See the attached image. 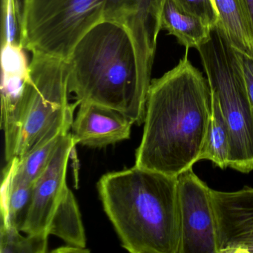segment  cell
Wrapping results in <instances>:
<instances>
[{
  "mask_svg": "<svg viewBox=\"0 0 253 253\" xmlns=\"http://www.w3.org/2000/svg\"><path fill=\"white\" fill-rule=\"evenodd\" d=\"M211 108L207 78L192 64L187 49L175 67L151 83L135 166L172 177L193 168L200 161Z\"/></svg>",
  "mask_w": 253,
  "mask_h": 253,
  "instance_id": "cell-1",
  "label": "cell"
},
{
  "mask_svg": "<svg viewBox=\"0 0 253 253\" xmlns=\"http://www.w3.org/2000/svg\"><path fill=\"white\" fill-rule=\"evenodd\" d=\"M97 190L127 251L179 253L177 177L134 165L102 176Z\"/></svg>",
  "mask_w": 253,
  "mask_h": 253,
  "instance_id": "cell-2",
  "label": "cell"
},
{
  "mask_svg": "<svg viewBox=\"0 0 253 253\" xmlns=\"http://www.w3.org/2000/svg\"><path fill=\"white\" fill-rule=\"evenodd\" d=\"M66 62L69 93L77 101L112 108L137 125L144 123L148 94L140 84L134 42L122 26L102 20L78 41Z\"/></svg>",
  "mask_w": 253,
  "mask_h": 253,
  "instance_id": "cell-3",
  "label": "cell"
},
{
  "mask_svg": "<svg viewBox=\"0 0 253 253\" xmlns=\"http://www.w3.org/2000/svg\"><path fill=\"white\" fill-rule=\"evenodd\" d=\"M66 60L32 54L21 97L8 121L5 135L7 163L29 154L56 125L75 112L69 103Z\"/></svg>",
  "mask_w": 253,
  "mask_h": 253,
  "instance_id": "cell-4",
  "label": "cell"
},
{
  "mask_svg": "<svg viewBox=\"0 0 253 253\" xmlns=\"http://www.w3.org/2000/svg\"><path fill=\"white\" fill-rule=\"evenodd\" d=\"M210 90L215 95L230 137L229 168L253 171V106L236 50L219 25L198 48Z\"/></svg>",
  "mask_w": 253,
  "mask_h": 253,
  "instance_id": "cell-5",
  "label": "cell"
},
{
  "mask_svg": "<svg viewBox=\"0 0 253 253\" xmlns=\"http://www.w3.org/2000/svg\"><path fill=\"white\" fill-rule=\"evenodd\" d=\"M106 0H27L24 49L67 60L78 41L104 20Z\"/></svg>",
  "mask_w": 253,
  "mask_h": 253,
  "instance_id": "cell-6",
  "label": "cell"
},
{
  "mask_svg": "<svg viewBox=\"0 0 253 253\" xmlns=\"http://www.w3.org/2000/svg\"><path fill=\"white\" fill-rule=\"evenodd\" d=\"M179 253H218L217 223L211 189L191 168L177 177Z\"/></svg>",
  "mask_w": 253,
  "mask_h": 253,
  "instance_id": "cell-7",
  "label": "cell"
},
{
  "mask_svg": "<svg viewBox=\"0 0 253 253\" xmlns=\"http://www.w3.org/2000/svg\"><path fill=\"white\" fill-rule=\"evenodd\" d=\"M166 0H106L104 20L128 32L134 42L140 84L149 92L161 16Z\"/></svg>",
  "mask_w": 253,
  "mask_h": 253,
  "instance_id": "cell-8",
  "label": "cell"
},
{
  "mask_svg": "<svg viewBox=\"0 0 253 253\" xmlns=\"http://www.w3.org/2000/svg\"><path fill=\"white\" fill-rule=\"evenodd\" d=\"M75 146L72 133L62 138L48 167L34 184L30 208L20 232L48 234L54 211L68 188V163Z\"/></svg>",
  "mask_w": 253,
  "mask_h": 253,
  "instance_id": "cell-9",
  "label": "cell"
},
{
  "mask_svg": "<svg viewBox=\"0 0 253 253\" xmlns=\"http://www.w3.org/2000/svg\"><path fill=\"white\" fill-rule=\"evenodd\" d=\"M132 121L107 106L83 102L72 124L75 144L88 147H106L129 138Z\"/></svg>",
  "mask_w": 253,
  "mask_h": 253,
  "instance_id": "cell-10",
  "label": "cell"
},
{
  "mask_svg": "<svg viewBox=\"0 0 253 253\" xmlns=\"http://www.w3.org/2000/svg\"><path fill=\"white\" fill-rule=\"evenodd\" d=\"M74 115L56 125L29 154L17 160L12 180L35 184L52 159L62 138L69 132Z\"/></svg>",
  "mask_w": 253,
  "mask_h": 253,
  "instance_id": "cell-11",
  "label": "cell"
},
{
  "mask_svg": "<svg viewBox=\"0 0 253 253\" xmlns=\"http://www.w3.org/2000/svg\"><path fill=\"white\" fill-rule=\"evenodd\" d=\"M161 29L175 37L186 49H198L208 41L211 28L199 17L180 8L174 0H166L161 16Z\"/></svg>",
  "mask_w": 253,
  "mask_h": 253,
  "instance_id": "cell-12",
  "label": "cell"
},
{
  "mask_svg": "<svg viewBox=\"0 0 253 253\" xmlns=\"http://www.w3.org/2000/svg\"><path fill=\"white\" fill-rule=\"evenodd\" d=\"M18 158L9 161L3 171L1 188L2 225L20 231L32 203L34 184L12 180Z\"/></svg>",
  "mask_w": 253,
  "mask_h": 253,
  "instance_id": "cell-13",
  "label": "cell"
},
{
  "mask_svg": "<svg viewBox=\"0 0 253 253\" xmlns=\"http://www.w3.org/2000/svg\"><path fill=\"white\" fill-rule=\"evenodd\" d=\"M68 245L86 248L85 229L76 198L69 187L54 211L48 230Z\"/></svg>",
  "mask_w": 253,
  "mask_h": 253,
  "instance_id": "cell-14",
  "label": "cell"
},
{
  "mask_svg": "<svg viewBox=\"0 0 253 253\" xmlns=\"http://www.w3.org/2000/svg\"><path fill=\"white\" fill-rule=\"evenodd\" d=\"M218 25L235 49L253 54V38L243 0H215Z\"/></svg>",
  "mask_w": 253,
  "mask_h": 253,
  "instance_id": "cell-15",
  "label": "cell"
},
{
  "mask_svg": "<svg viewBox=\"0 0 253 253\" xmlns=\"http://www.w3.org/2000/svg\"><path fill=\"white\" fill-rule=\"evenodd\" d=\"M211 115L200 161H211L221 169L228 168L230 155L229 129L215 95L211 91Z\"/></svg>",
  "mask_w": 253,
  "mask_h": 253,
  "instance_id": "cell-16",
  "label": "cell"
},
{
  "mask_svg": "<svg viewBox=\"0 0 253 253\" xmlns=\"http://www.w3.org/2000/svg\"><path fill=\"white\" fill-rule=\"evenodd\" d=\"M0 253H45L48 251L46 233L20 235V231L13 226L1 225Z\"/></svg>",
  "mask_w": 253,
  "mask_h": 253,
  "instance_id": "cell-17",
  "label": "cell"
},
{
  "mask_svg": "<svg viewBox=\"0 0 253 253\" xmlns=\"http://www.w3.org/2000/svg\"><path fill=\"white\" fill-rule=\"evenodd\" d=\"M27 0H2V46L23 48V32Z\"/></svg>",
  "mask_w": 253,
  "mask_h": 253,
  "instance_id": "cell-18",
  "label": "cell"
},
{
  "mask_svg": "<svg viewBox=\"0 0 253 253\" xmlns=\"http://www.w3.org/2000/svg\"><path fill=\"white\" fill-rule=\"evenodd\" d=\"M177 5L189 14L204 20L212 29L218 25L220 19L210 0H174Z\"/></svg>",
  "mask_w": 253,
  "mask_h": 253,
  "instance_id": "cell-19",
  "label": "cell"
},
{
  "mask_svg": "<svg viewBox=\"0 0 253 253\" xmlns=\"http://www.w3.org/2000/svg\"><path fill=\"white\" fill-rule=\"evenodd\" d=\"M235 50L241 63L249 97L253 106V54Z\"/></svg>",
  "mask_w": 253,
  "mask_h": 253,
  "instance_id": "cell-20",
  "label": "cell"
},
{
  "mask_svg": "<svg viewBox=\"0 0 253 253\" xmlns=\"http://www.w3.org/2000/svg\"><path fill=\"white\" fill-rule=\"evenodd\" d=\"M90 250L86 248H80L75 246L68 245L66 247H59L53 250L52 253H89Z\"/></svg>",
  "mask_w": 253,
  "mask_h": 253,
  "instance_id": "cell-21",
  "label": "cell"
},
{
  "mask_svg": "<svg viewBox=\"0 0 253 253\" xmlns=\"http://www.w3.org/2000/svg\"><path fill=\"white\" fill-rule=\"evenodd\" d=\"M253 38V0H243Z\"/></svg>",
  "mask_w": 253,
  "mask_h": 253,
  "instance_id": "cell-22",
  "label": "cell"
},
{
  "mask_svg": "<svg viewBox=\"0 0 253 253\" xmlns=\"http://www.w3.org/2000/svg\"><path fill=\"white\" fill-rule=\"evenodd\" d=\"M210 1H211V4H212L213 7H214V9H215V11H217V9H216L215 6V0H210ZM217 14H218V13H217Z\"/></svg>",
  "mask_w": 253,
  "mask_h": 253,
  "instance_id": "cell-23",
  "label": "cell"
}]
</instances>
